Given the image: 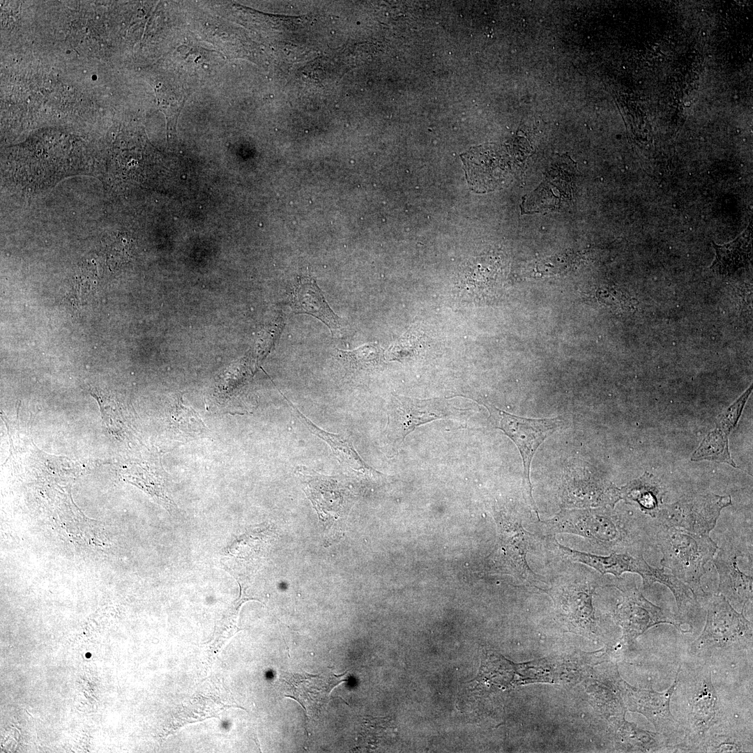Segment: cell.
I'll return each instance as SVG.
<instances>
[{
    "label": "cell",
    "instance_id": "30bf717a",
    "mask_svg": "<svg viewBox=\"0 0 753 753\" xmlns=\"http://www.w3.org/2000/svg\"><path fill=\"white\" fill-rule=\"evenodd\" d=\"M752 390V386L718 416L715 428L703 439L692 455V461L708 459L737 467L730 455L728 437L736 425Z\"/></svg>",
    "mask_w": 753,
    "mask_h": 753
},
{
    "label": "cell",
    "instance_id": "ffe728a7",
    "mask_svg": "<svg viewBox=\"0 0 753 753\" xmlns=\"http://www.w3.org/2000/svg\"><path fill=\"white\" fill-rule=\"evenodd\" d=\"M717 697L710 676L692 700V721L694 726L706 728L715 715Z\"/></svg>",
    "mask_w": 753,
    "mask_h": 753
},
{
    "label": "cell",
    "instance_id": "6da1fadb",
    "mask_svg": "<svg viewBox=\"0 0 753 753\" xmlns=\"http://www.w3.org/2000/svg\"><path fill=\"white\" fill-rule=\"evenodd\" d=\"M657 542L662 552L660 564L686 584L696 596H706L701 578L707 566L713 561L718 550L710 535L692 533L674 528L661 526Z\"/></svg>",
    "mask_w": 753,
    "mask_h": 753
},
{
    "label": "cell",
    "instance_id": "8fae6325",
    "mask_svg": "<svg viewBox=\"0 0 753 753\" xmlns=\"http://www.w3.org/2000/svg\"><path fill=\"white\" fill-rule=\"evenodd\" d=\"M593 585L572 583L548 589L559 614L570 625L592 630L595 618L592 605Z\"/></svg>",
    "mask_w": 753,
    "mask_h": 753
},
{
    "label": "cell",
    "instance_id": "52a82bcc",
    "mask_svg": "<svg viewBox=\"0 0 753 753\" xmlns=\"http://www.w3.org/2000/svg\"><path fill=\"white\" fill-rule=\"evenodd\" d=\"M752 623L738 613L722 595H714L708 603L704 630L695 641L700 649L731 647L752 641Z\"/></svg>",
    "mask_w": 753,
    "mask_h": 753
},
{
    "label": "cell",
    "instance_id": "3957f363",
    "mask_svg": "<svg viewBox=\"0 0 753 753\" xmlns=\"http://www.w3.org/2000/svg\"><path fill=\"white\" fill-rule=\"evenodd\" d=\"M489 420L496 428L502 430L515 443L522 456L524 466V487L527 500L539 518L538 511L533 497L530 480V466L537 449L542 442L561 425L559 418L533 419L512 415L494 406H486Z\"/></svg>",
    "mask_w": 753,
    "mask_h": 753
},
{
    "label": "cell",
    "instance_id": "ba28073f",
    "mask_svg": "<svg viewBox=\"0 0 753 753\" xmlns=\"http://www.w3.org/2000/svg\"><path fill=\"white\" fill-rule=\"evenodd\" d=\"M459 410L446 400H417L401 396L393 397L388 410V434L393 440L403 441L421 424L450 418Z\"/></svg>",
    "mask_w": 753,
    "mask_h": 753
},
{
    "label": "cell",
    "instance_id": "2e32d148",
    "mask_svg": "<svg viewBox=\"0 0 753 753\" xmlns=\"http://www.w3.org/2000/svg\"><path fill=\"white\" fill-rule=\"evenodd\" d=\"M296 473L319 514L336 511L340 507L342 496L335 480L303 466L298 467Z\"/></svg>",
    "mask_w": 753,
    "mask_h": 753
},
{
    "label": "cell",
    "instance_id": "e0dca14e",
    "mask_svg": "<svg viewBox=\"0 0 753 753\" xmlns=\"http://www.w3.org/2000/svg\"><path fill=\"white\" fill-rule=\"evenodd\" d=\"M752 222L737 238L722 245L713 243L716 252L711 266L713 271L729 275L747 266L752 260Z\"/></svg>",
    "mask_w": 753,
    "mask_h": 753
},
{
    "label": "cell",
    "instance_id": "277c9868",
    "mask_svg": "<svg viewBox=\"0 0 753 753\" xmlns=\"http://www.w3.org/2000/svg\"><path fill=\"white\" fill-rule=\"evenodd\" d=\"M542 523L550 535L575 534L591 539L607 548L620 545L627 536L620 519L604 510H563Z\"/></svg>",
    "mask_w": 753,
    "mask_h": 753
},
{
    "label": "cell",
    "instance_id": "44dd1931",
    "mask_svg": "<svg viewBox=\"0 0 753 753\" xmlns=\"http://www.w3.org/2000/svg\"><path fill=\"white\" fill-rule=\"evenodd\" d=\"M172 417L176 426L183 432L199 434L204 431L205 425L197 412L184 406L180 400L174 406Z\"/></svg>",
    "mask_w": 753,
    "mask_h": 753
},
{
    "label": "cell",
    "instance_id": "8992f818",
    "mask_svg": "<svg viewBox=\"0 0 753 753\" xmlns=\"http://www.w3.org/2000/svg\"><path fill=\"white\" fill-rule=\"evenodd\" d=\"M499 542L492 560L503 572L510 574L535 588L545 590L547 581L529 567L526 555L533 535L521 522L502 518L499 522Z\"/></svg>",
    "mask_w": 753,
    "mask_h": 753
},
{
    "label": "cell",
    "instance_id": "7a4b0ae2",
    "mask_svg": "<svg viewBox=\"0 0 753 753\" xmlns=\"http://www.w3.org/2000/svg\"><path fill=\"white\" fill-rule=\"evenodd\" d=\"M550 542L553 548L562 556L590 566L602 575L611 574L618 577L625 572L637 574L641 576L645 588L655 582L666 586L678 604L685 602L690 596V588L686 584L664 568L660 569L650 565L641 553L613 552L608 556H600L568 548L559 544L554 537Z\"/></svg>",
    "mask_w": 753,
    "mask_h": 753
},
{
    "label": "cell",
    "instance_id": "9c48e42d",
    "mask_svg": "<svg viewBox=\"0 0 753 753\" xmlns=\"http://www.w3.org/2000/svg\"><path fill=\"white\" fill-rule=\"evenodd\" d=\"M616 586L622 591L623 596L616 610V617L627 635L632 637L639 636L651 627L660 623L679 625L678 621L649 602L634 584H627L622 581Z\"/></svg>",
    "mask_w": 753,
    "mask_h": 753
},
{
    "label": "cell",
    "instance_id": "4fadbf2b",
    "mask_svg": "<svg viewBox=\"0 0 753 753\" xmlns=\"http://www.w3.org/2000/svg\"><path fill=\"white\" fill-rule=\"evenodd\" d=\"M717 552L713 562L719 575L718 593L745 605L752 600V576L740 570L736 552L722 548Z\"/></svg>",
    "mask_w": 753,
    "mask_h": 753
},
{
    "label": "cell",
    "instance_id": "5bb4252c",
    "mask_svg": "<svg viewBox=\"0 0 753 753\" xmlns=\"http://www.w3.org/2000/svg\"><path fill=\"white\" fill-rule=\"evenodd\" d=\"M291 307L296 314H308L319 319L332 333L341 328L340 319L330 308L312 277H298Z\"/></svg>",
    "mask_w": 753,
    "mask_h": 753
},
{
    "label": "cell",
    "instance_id": "7c38bea8",
    "mask_svg": "<svg viewBox=\"0 0 753 753\" xmlns=\"http://www.w3.org/2000/svg\"><path fill=\"white\" fill-rule=\"evenodd\" d=\"M340 676L330 672L312 675L305 674H288L282 681L287 685L286 697L297 701L307 714H317L323 705L328 701L331 690L345 680Z\"/></svg>",
    "mask_w": 753,
    "mask_h": 753
},
{
    "label": "cell",
    "instance_id": "ac0fdd59",
    "mask_svg": "<svg viewBox=\"0 0 753 753\" xmlns=\"http://www.w3.org/2000/svg\"><path fill=\"white\" fill-rule=\"evenodd\" d=\"M676 683L664 693L645 690H630L632 710L641 713L657 729H666L668 724H671L674 722L669 711V701Z\"/></svg>",
    "mask_w": 753,
    "mask_h": 753
},
{
    "label": "cell",
    "instance_id": "d6986e66",
    "mask_svg": "<svg viewBox=\"0 0 753 753\" xmlns=\"http://www.w3.org/2000/svg\"><path fill=\"white\" fill-rule=\"evenodd\" d=\"M621 499L637 503L641 510L652 517H656L660 499L657 483L650 476L634 480L619 489Z\"/></svg>",
    "mask_w": 753,
    "mask_h": 753
},
{
    "label": "cell",
    "instance_id": "9a60e30c",
    "mask_svg": "<svg viewBox=\"0 0 753 753\" xmlns=\"http://www.w3.org/2000/svg\"><path fill=\"white\" fill-rule=\"evenodd\" d=\"M284 398L287 401L292 413L307 427L309 431L328 443L335 457L342 466L363 477L372 478L378 476L379 473L372 470L361 459L355 450L350 439L345 435L332 434L322 430L306 418L285 397Z\"/></svg>",
    "mask_w": 753,
    "mask_h": 753
},
{
    "label": "cell",
    "instance_id": "5b68a950",
    "mask_svg": "<svg viewBox=\"0 0 753 753\" xmlns=\"http://www.w3.org/2000/svg\"><path fill=\"white\" fill-rule=\"evenodd\" d=\"M731 504L730 496L698 494L666 505L659 510L655 518L661 526L709 535L717 524L721 510Z\"/></svg>",
    "mask_w": 753,
    "mask_h": 753
}]
</instances>
